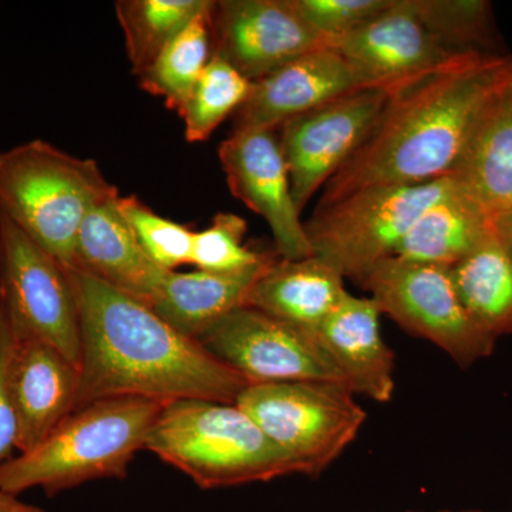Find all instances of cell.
I'll list each match as a JSON object with an SVG mask.
<instances>
[{
    "label": "cell",
    "instance_id": "cell-21",
    "mask_svg": "<svg viewBox=\"0 0 512 512\" xmlns=\"http://www.w3.org/2000/svg\"><path fill=\"white\" fill-rule=\"evenodd\" d=\"M451 177L490 220L512 212V77L485 110Z\"/></svg>",
    "mask_w": 512,
    "mask_h": 512
},
{
    "label": "cell",
    "instance_id": "cell-13",
    "mask_svg": "<svg viewBox=\"0 0 512 512\" xmlns=\"http://www.w3.org/2000/svg\"><path fill=\"white\" fill-rule=\"evenodd\" d=\"M215 55L252 83L296 57L328 45L291 0H220L211 12Z\"/></svg>",
    "mask_w": 512,
    "mask_h": 512
},
{
    "label": "cell",
    "instance_id": "cell-11",
    "mask_svg": "<svg viewBox=\"0 0 512 512\" xmlns=\"http://www.w3.org/2000/svg\"><path fill=\"white\" fill-rule=\"evenodd\" d=\"M387 97L389 87H365L276 128L299 211L305 210L308 202L362 146Z\"/></svg>",
    "mask_w": 512,
    "mask_h": 512
},
{
    "label": "cell",
    "instance_id": "cell-16",
    "mask_svg": "<svg viewBox=\"0 0 512 512\" xmlns=\"http://www.w3.org/2000/svg\"><path fill=\"white\" fill-rule=\"evenodd\" d=\"M79 367L59 350L16 339L9 365V392L18 423V451L39 446L76 410Z\"/></svg>",
    "mask_w": 512,
    "mask_h": 512
},
{
    "label": "cell",
    "instance_id": "cell-5",
    "mask_svg": "<svg viewBox=\"0 0 512 512\" xmlns=\"http://www.w3.org/2000/svg\"><path fill=\"white\" fill-rule=\"evenodd\" d=\"M119 194L89 158L74 157L43 140L0 153V215L22 229L66 268L84 218Z\"/></svg>",
    "mask_w": 512,
    "mask_h": 512
},
{
    "label": "cell",
    "instance_id": "cell-34",
    "mask_svg": "<svg viewBox=\"0 0 512 512\" xmlns=\"http://www.w3.org/2000/svg\"><path fill=\"white\" fill-rule=\"evenodd\" d=\"M407 512H420V511H407ZM441 512H453V511H441ZM461 512H480V511H461Z\"/></svg>",
    "mask_w": 512,
    "mask_h": 512
},
{
    "label": "cell",
    "instance_id": "cell-26",
    "mask_svg": "<svg viewBox=\"0 0 512 512\" xmlns=\"http://www.w3.org/2000/svg\"><path fill=\"white\" fill-rule=\"evenodd\" d=\"M412 5L450 55H508L487 0H412Z\"/></svg>",
    "mask_w": 512,
    "mask_h": 512
},
{
    "label": "cell",
    "instance_id": "cell-3",
    "mask_svg": "<svg viewBox=\"0 0 512 512\" xmlns=\"http://www.w3.org/2000/svg\"><path fill=\"white\" fill-rule=\"evenodd\" d=\"M164 406L114 397L74 410L39 446L0 466V491L19 497L40 488L52 497L89 481L123 480Z\"/></svg>",
    "mask_w": 512,
    "mask_h": 512
},
{
    "label": "cell",
    "instance_id": "cell-15",
    "mask_svg": "<svg viewBox=\"0 0 512 512\" xmlns=\"http://www.w3.org/2000/svg\"><path fill=\"white\" fill-rule=\"evenodd\" d=\"M329 45L367 83L380 87L404 82L456 57L424 26L412 0H393L382 15L355 32L330 40Z\"/></svg>",
    "mask_w": 512,
    "mask_h": 512
},
{
    "label": "cell",
    "instance_id": "cell-2",
    "mask_svg": "<svg viewBox=\"0 0 512 512\" xmlns=\"http://www.w3.org/2000/svg\"><path fill=\"white\" fill-rule=\"evenodd\" d=\"M67 269L82 332L76 410L114 397L235 404L251 384L147 303L79 269Z\"/></svg>",
    "mask_w": 512,
    "mask_h": 512
},
{
    "label": "cell",
    "instance_id": "cell-6",
    "mask_svg": "<svg viewBox=\"0 0 512 512\" xmlns=\"http://www.w3.org/2000/svg\"><path fill=\"white\" fill-rule=\"evenodd\" d=\"M456 185L453 177H446L424 184L366 188L315 208L305 222L313 256L360 285L376 265L396 255L414 222Z\"/></svg>",
    "mask_w": 512,
    "mask_h": 512
},
{
    "label": "cell",
    "instance_id": "cell-17",
    "mask_svg": "<svg viewBox=\"0 0 512 512\" xmlns=\"http://www.w3.org/2000/svg\"><path fill=\"white\" fill-rule=\"evenodd\" d=\"M119 198L120 194L107 198L84 218L70 268L150 305L168 271L154 264L138 244L120 210Z\"/></svg>",
    "mask_w": 512,
    "mask_h": 512
},
{
    "label": "cell",
    "instance_id": "cell-18",
    "mask_svg": "<svg viewBox=\"0 0 512 512\" xmlns=\"http://www.w3.org/2000/svg\"><path fill=\"white\" fill-rule=\"evenodd\" d=\"M380 316L369 296L348 292L316 336L356 396L387 403L394 393V355L384 342Z\"/></svg>",
    "mask_w": 512,
    "mask_h": 512
},
{
    "label": "cell",
    "instance_id": "cell-33",
    "mask_svg": "<svg viewBox=\"0 0 512 512\" xmlns=\"http://www.w3.org/2000/svg\"><path fill=\"white\" fill-rule=\"evenodd\" d=\"M0 512H45L37 505L25 503L19 497L0 491Z\"/></svg>",
    "mask_w": 512,
    "mask_h": 512
},
{
    "label": "cell",
    "instance_id": "cell-14",
    "mask_svg": "<svg viewBox=\"0 0 512 512\" xmlns=\"http://www.w3.org/2000/svg\"><path fill=\"white\" fill-rule=\"evenodd\" d=\"M372 87L335 47H319L252 83L235 128H272L355 90Z\"/></svg>",
    "mask_w": 512,
    "mask_h": 512
},
{
    "label": "cell",
    "instance_id": "cell-28",
    "mask_svg": "<svg viewBox=\"0 0 512 512\" xmlns=\"http://www.w3.org/2000/svg\"><path fill=\"white\" fill-rule=\"evenodd\" d=\"M119 205L138 244L154 264L168 272L191 265L195 231L188 225L161 217L137 197L120 195Z\"/></svg>",
    "mask_w": 512,
    "mask_h": 512
},
{
    "label": "cell",
    "instance_id": "cell-27",
    "mask_svg": "<svg viewBox=\"0 0 512 512\" xmlns=\"http://www.w3.org/2000/svg\"><path fill=\"white\" fill-rule=\"evenodd\" d=\"M251 90V80L212 53L210 63L178 113L184 120L188 143L207 141L228 116L241 109Z\"/></svg>",
    "mask_w": 512,
    "mask_h": 512
},
{
    "label": "cell",
    "instance_id": "cell-20",
    "mask_svg": "<svg viewBox=\"0 0 512 512\" xmlns=\"http://www.w3.org/2000/svg\"><path fill=\"white\" fill-rule=\"evenodd\" d=\"M348 292L345 278L318 256L278 258L256 282L248 306L316 335Z\"/></svg>",
    "mask_w": 512,
    "mask_h": 512
},
{
    "label": "cell",
    "instance_id": "cell-9",
    "mask_svg": "<svg viewBox=\"0 0 512 512\" xmlns=\"http://www.w3.org/2000/svg\"><path fill=\"white\" fill-rule=\"evenodd\" d=\"M0 312L9 320L16 339L46 343L80 366L79 303L69 269L3 215Z\"/></svg>",
    "mask_w": 512,
    "mask_h": 512
},
{
    "label": "cell",
    "instance_id": "cell-10",
    "mask_svg": "<svg viewBox=\"0 0 512 512\" xmlns=\"http://www.w3.org/2000/svg\"><path fill=\"white\" fill-rule=\"evenodd\" d=\"M197 340L251 384L329 382L348 386L318 336L249 306L218 320Z\"/></svg>",
    "mask_w": 512,
    "mask_h": 512
},
{
    "label": "cell",
    "instance_id": "cell-12",
    "mask_svg": "<svg viewBox=\"0 0 512 512\" xmlns=\"http://www.w3.org/2000/svg\"><path fill=\"white\" fill-rule=\"evenodd\" d=\"M218 156L229 191L264 218L278 255L289 261L313 256L302 212L293 200L291 175L278 131L234 128L222 141Z\"/></svg>",
    "mask_w": 512,
    "mask_h": 512
},
{
    "label": "cell",
    "instance_id": "cell-23",
    "mask_svg": "<svg viewBox=\"0 0 512 512\" xmlns=\"http://www.w3.org/2000/svg\"><path fill=\"white\" fill-rule=\"evenodd\" d=\"M461 301L474 320L497 339L512 333V258L493 231L451 268Z\"/></svg>",
    "mask_w": 512,
    "mask_h": 512
},
{
    "label": "cell",
    "instance_id": "cell-30",
    "mask_svg": "<svg viewBox=\"0 0 512 512\" xmlns=\"http://www.w3.org/2000/svg\"><path fill=\"white\" fill-rule=\"evenodd\" d=\"M293 8L328 42L372 22L393 0H291Z\"/></svg>",
    "mask_w": 512,
    "mask_h": 512
},
{
    "label": "cell",
    "instance_id": "cell-4",
    "mask_svg": "<svg viewBox=\"0 0 512 512\" xmlns=\"http://www.w3.org/2000/svg\"><path fill=\"white\" fill-rule=\"evenodd\" d=\"M202 490L299 474L291 457L238 404L185 399L165 404L146 447Z\"/></svg>",
    "mask_w": 512,
    "mask_h": 512
},
{
    "label": "cell",
    "instance_id": "cell-8",
    "mask_svg": "<svg viewBox=\"0 0 512 512\" xmlns=\"http://www.w3.org/2000/svg\"><path fill=\"white\" fill-rule=\"evenodd\" d=\"M360 285L382 315L433 343L463 369L493 355L497 339L467 311L451 268L392 256L376 265Z\"/></svg>",
    "mask_w": 512,
    "mask_h": 512
},
{
    "label": "cell",
    "instance_id": "cell-22",
    "mask_svg": "<svg viewBox=\"0 0 512 512\" xmlns=\"http://www.w3.org/2000/svg\"><path fill=\"white\" fill-rule=\"evenodd\" d=\"M490 234V218L457 184L450 194L421 214L394 256L453 268Z\"/></svg>",
    "mask_w": 512,
    "mask_h": 512
},
{
    "label": "cell",
    "instance_id": "cell-32",
    "mask_svg": "<svg viewBox=\"0 0 512 512\" xmlns=\"http://www.w3.org/2000/svg\"><path fill=\"white\" fill-rule=\"evenodd\" d=\"M491 231L512 258V212L491 218Z\"/></svg>",
    "mask_w": 512,
    "mask_h": 512
},
{
    "label": "cell",
    "instance_id": "cell-25",
    "mask_svg": "<svg viewBox=\"0 0 512 512\" xmlns=\"http://www.w3.org/2000/svg\"><path fill=\"white\" fill-rule=\"evenodd\" d=\"M210 0H119L116 15L123 30L131 72L140 76L201 12Z\"/></svg>",
    "mask_w": 512,
    "mask_h": 512
},
{
    "label": "cell",
    "instance_id": "cell-31",
    "mask_svg": "<svg viewBox=\"0 0 512 512\" xmlns=\"http://www.w3.org/2000/svg\"><path fill=\"white\" fill-rule=\"evenodd\" d=\"M15 345L12 326L0 312V466L18 450V423L9 392V365Z\"/></svg>",
    "mask_w": 512,
    "mask_h": 512
},
{
    "label": "cell",
    "instance_id": "cell-29",
    "mask_svg": "<svg viewBox=\"0 0 512 512\" xmlns=\"http://www.w3.org/2000/svg\"><path fill=\"white\" fill-rule=\"evenodd\" d=\"M247 221L232 212H218L210 227L195 232L191 265L208 272H238L264 261L268 252L244 244Z\"/></svg>",
    "mask_w": 512,
    "mask_h": 512
},
{
    "label": "cell",
    "instance_id": "cell-19",
    "mask_svg": "<svg viewBox=\"0 0 512 512\" xmlns=\"http://www.w3.org/2000/svg\"><path fill=\"white\" fill-rule=\"evenodd\" d=\"M276 259L269 254L238 272H167L150 306L165 322L197 339L218 320L248 306L256 282Z\"/></svg>",
    "mask_w": 512,
    "mask_h": 512
},
{
    "label": "cell",
    "instance_id": "cell-24",
    "mask_svg": "<svg viewBox=\"0 0 512 512\" xmlns=\"http://www.w3.org/2000/svg\"><path fill=\"white\" fill-rule=\"evenodd\" d=\"M214 0L164 47L146 72L138 76L140 87L163 97L168 110L183 109L195 84L210 63L212 47L211 12Z\"/></svg>",
    "mask_w": 512,
    "mask_h": 512
},
{
    "label": "cell",
    "instance_id": "cell-1",
    "mask_svg": "<svg viewBox=\"0 0 512 512\" xmlns=\"http://www.w3.org/2000/svg\"><path fill=\"white\" fill-rule=\"evenodd\" d=\"M512 77V55H461L389 86L362 146L333 175L316 208L353 192L451 177L474 131Z\"/></svg>",
    "mask_w": 512,
    "mask_h": 512
},
{
    "label": "cell",
    "instance_id": "cell-7",
    "mask_svg": "<svg viewBox=\"0 0 512 512\" xmlns=\"http://www.w3.org/2000/svg\"><path fill=\"white\" fill-rule=\"evenodd\" d=\"M345 384H249L237 403L301 476L318 477L356 440L367 414Z\"/></svg>",
    "mask_w": 512,
    "mask_h": 512
}]
</instances>
